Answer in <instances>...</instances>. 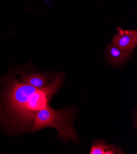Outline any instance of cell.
<instances>
[{
	"mask_svg": "<svg viewBox=\"0 0 137 154\" xmlns=\"http://www.w3.org/2000/svg\"><path fill=\"white\" fill-rule=\"evenodd\" d=\"M65 75L60 72L48 85L38 88L17 109L2 120L8 129L14 133L27 131L36 114L49 104L50 101L64 84Z\"/></svg>",
	"mask_w": 137,
	"mask_h": 154,
	"instance_id": "1",
	"label": "cell"
},
{
	"mask_svg": "<svg viewBox=\"0 0 137 154\" xmlns=\"http://www.w3.org/2000/svg\"><path fill=\"white\" fill-rule=\"evenodd\" d=\"M73 112L71 109L55 110L49 104L39 111L34 117L32 130L38 131L46 127L54 128L62 139L78 143V138L73 126Z\"/></svg>",
	"mask_w": 137,
	"mask_h": 154,
	"instance_id": "2",
	"label": "cell"
},
{
	"mask_svg": "<svg viewBox=\"0 0 137 154\" xmlns=\"http://www.w3.org/2000/svg\"><path fill=\"white\" fill-rule=\"evenodd\" d=\"M117 33L112 39L111 44L125 52L130 54L137 45V31L123 29L117 27Z\"/></svg>",
	"mask_w": 137,
	"mask_h": 154,
	"instance_id": "3",
	"label": "cell"
},
{
	"mask_svg": "<svg viewBox=\"0 0 137 154\" xmlns=\"http://www.w3.org/2000/svg\"><path fill=\"white\" fill-rule=\"evenodd\" d=\"M20 81L33 86L36 88H41L46 84L52 79L53 74H42L39 72L26 73L25 72H20Z\"/></svg>",
	"mask_w": 137,
	"mask_h": 154,
	"instance_id": "4",
	"label": "cell"
},
{
	"mask_svg": "<svg viewBox=\"0 0 137 154\" xmlns=\"http://www.w3.org/2000/svg\"><path fill=\"white\" fill-rule=\"evenodd\" d=\"M106 58L110 63L114 65L124 63L130 55V54L124 52L112 44L106 46Z\"/></svg>",
	"mask_w": 137,
	"mask_h": 154,
	"instance_id": "5",
	"label": "cell"
},
{
	"mask_svg": "<svg viewBox=\"0 0 137 154\" xmlns=\"http://www.w3.org/2000/svg\"><path fill=\"white\" fill-rule=\"evenodd\" d=\"M90 154H120L125 153L120 147L113 144H106L102 140L93 142L90 150Z\"/></svg>",
	"mask_w": 137,
	"mask_h": 154,
	"instance_id": "6",
	"label": "cell"
}]
</instances>
